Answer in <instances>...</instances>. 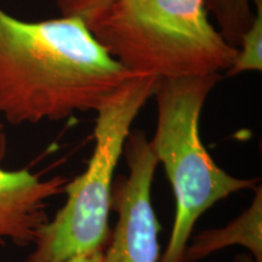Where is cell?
<instances>
[{"label":"cell","mask_w":262,"mask_h":262,"mask_svg":"<svg viewBox=\"0 0 262 262\" xmlns=\"http://www.w3.org/2000/svg\"><path fill=\"white\" fill-rule=\"evenodd\" d=\"M78 17L28 22L0 8V119L12 125L96 112L135 77Z\"/></svg>","instance_id":"cell-1"},{"label":"cell","mask_w":262,"mask_h":262,"mask_svg":"<svg viewBox=\"0 0 262 262\" xmlns=\"http://www.w3.org/2000/svg\"><path fill=\"white\" fill-rule=\"evenodd\" d=\"M251 205L222 228L204 231L187 244L182 262H196L221 249L242 245L257 262H262V192L256 186Z\"/></svg>","instance_id":"cell-7"},{"label":"cell","mask_w":262,"mask_h":262,"mask_svg":"<svg viewBox=\"0 0 262 262\" xmlns=\"http://www.w3.org/2000/svg\"><path fill=\"white\" fill-rule=\"evenodd\" d=\"M206 9L214 15L222 37L238 49L254 18L253 0H206Z\"/></svg>","instance_id":"cell-8"},{"label":"cell","mask_w":262,"mask_h":262,"mask_svg":"<svg viewBox=\"0 0 262 262\" xmlns=\"http://www.w3.org/2000/svg\"><path fill=\"white\" fill-rule=\"evenodd\" d=\"M8 150L4 123L0 119V163ZM68 179H41L28 169L5 170L0 166V248L14 244L29 247L39 229L49 221V201L61 193Z\"/></svg>","instance_id":"cell-6"},{"label":"cell","mask_w":262,"mask_h":262,"mask_svg":"<svg viewBox=\"0 0 262 262\" xmlns=\"http://www.w3.org/2000/svg\"><path fill=\"white\" fill-rule=\"evenodd\" d=\"M111 2L112 0H56V4L63 17H78L86 22Z\"/></svg>","instance_id":"cell-10"},{"label":"cell","mask_w":262,"mask_h":262,"mask_svg":"<svg viewBox=\"0 0 262 262\" xmlns=\"http://www.w3.org/2000/svg\"><path fill=\"white\" fill-rule=\"evenodd\" d=\"M103 253L104 247L95 248L91 250L75 254L64 262H103Z\"/></svg>","instance_id":"cell-11"},{"label":"cell","mask_w":262,"mask_h":262,"mask_svg":"<svg viewBox=\"0 0 262 262\" xmlns=\"http://www.w3.org/2000/svg\"><path fill=\"white\" fill-rule=\"evenodd\" d=\"M123 155L129 173L113 183L111 208L117 211L118 220L103 262H159L160 224L152 204L158 160L145 131H130Z\"/></svg>","instance_id":"cell-5"},{"label":"cell","mask_w":262,"mask_h":262,"mask_svg":"<svg viewBox=\"0 0 262 262\" xmlns=\"http://www.w3.org/2000/svg\"><path fill=\"white\" fill-rule=\"evenodd\" d=\"M85 24L125 70L157 79L221 74L238 52L210 22L206 0H112Z\"/></svg>","instance_id":"cell-2"},{"label":"cell","mask_w":262,"mask_h":262,"mask_svg":"<svg viewBox=\"0 0 262 262\" xmlns=\"http://www.w3.org/2000/svg\"><path fill=\"white\" fill-rule=\"evenodd\" d=\"M253 5L254 18L242 35L237 56L226 71L227 77L262 71V0H253Z\"/></svg>","instance_id":"cell-9"},{"label":"cell","mask_w":262,"mask_h":262,"mask_svg":"<svg viewBox=\"0 0 262 262\" xmlns=\"http://www.w3.org/2000/svg\"><path fill=\"white\" fill-rule=\"evenodd\" d=\"M157 81L149 75H135L97 108L88 168L67 182L66 204L39 229L25 262H64L75 254L106 247L114 171L131 126L153 96Z\"/></svg>","instance_id":"cell-4"},{"label":"cell","mask_w":262,"mask_h":262,"mask_svg":"<svg viewBox=\"0 0 262 262\" xmlns=\"http://www.w3.org/2000/svg\"><path fill=\"white\" fill-rule=\"evenodd\" d=\"M220 79L221 74H209L157 81V126L149 141L176 202L171 235L159 262H182L202 215L233 193L257 186V180L234 178L221 169L202 141L203 107Z\"/></svg>","instance_id":"cell-3"},{"label":"cell","mask_w":262,"mask_h":262,"mask_svg":"<svg viewBox=\"0 0 262 262\" xmlns=\"http://www.w3.org/2000/svg\"><path fill=\"white\" fill-rule=\"evenodd\" d=\"M233 262H257L253 256H249V255L241 254L238 256H235Z\"/></svg>","instance_id":"cell-12"}]
</instances>
